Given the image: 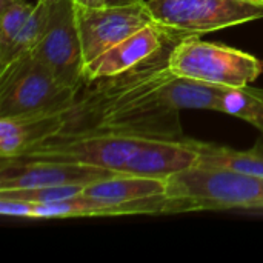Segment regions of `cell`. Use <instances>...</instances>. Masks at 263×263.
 Listing matches in <instances>:
<instances>
[{"instance_id":"4fadbf2b","label":"cell","mask_w":263,"mask_h":263,"mask_svg":"<svg viewBox=\"0 0 263 263\" xmlns=\"http://www.w3.org/2000/svg\"><path fill=\"white\" fill-rule=\"evenodd\" d=\"M166 191H168V177L119 173L109 179L85 186L83 194L105 202L122 203V202H134V200L166 194Z\"/></svg>"},{"instance_id":"9a60e30c","label":"cell","mask_w":263,"mask_h":263,"mask_svg":"<svg viewBox=\"0 0 263 263\" xmlns=\"http://www.w3.org/2000/svg\"><path fill=\"white\" fill-rule=\"evenodd\" d=\"M228 86H217L190 79H173L165 86L170 103L177 109H208L223 112V99Z\"/></svg>"},{"instance_id":"5bb4252c","label":"cell","mask_w":263,"mask_h":263,"mask_svg":"<svg viewBox=\"0 0 263 263\" xmlns=\"http://www.w3.org/2000/svg\"><path fill=\"white\" fill-rule=\"evenodd\" d=\"M200 166L230 170L242 174L263 177V136L250 149H234L197 140Z\"/></svg>"},{"instance_id":"7c38bea8","label":"cell","mask_w":263,"mask_h":263,"mask_svg":"<svg viewBox=\"0 0 263 263\" xmlns=\"http://www.w3.org/2000/svg\"><path fill=\"white\" fill-rule=\"evenodd\" d=\"M63 109V108H62ZM62 109L0 119V159H12L62 131Z\"/></svg>"},{"instance_id":"5b68a950","label":"cell","mask_w":263,"mask_h":263,"mask_svg":"<svg viewBox=\"0 0 263 263\" xmlns=\"http://www.w3.org/2000/svg\"><path fill=\"white\" fill-rule=\"evenodd\" d=\"M146 6L153 22L179 40L263 18L256 0H146Z\"/></svg>"},{"instance_id":"e0dca14e","label":"cell","mask_w":263,"mask_h":263,"mask_svg":"<svg viewBox=\"0 0 263 263\" xmlns=\"http://www.w3.org/2000/svg\"><path fill=\"white\" fill-rule=\"evenodd\" d=\"M34 6L28 0H0V52L12 43Z\"/></svg>"},{"instance_id":"2e32d148","label":"cell","mask_w":263,"mask_h":263,"mask_svg":"<svg viewBox=\"0 0 263 263\" xmlns=\"http://www.w3.org/2000/svg\"><path fill=\"white\" fill-rule=\"evenodd\" d=\"M51 9H52V5L49 3H43V2L35 3L31 15L28 17L20 32L15 35L12 43L3 52H0V69L5 68L12 60L25 54H31L35 49V46L40 43V40L43 39L48 29Z\"/></svg>"},{"instance_id":"44dd1931","label":"cell","mask_w":263,"mask_h":263,"mask_svg":"<svg viewBox=\"0 0 263 263\" xmlns=\"http://www.w3.org/2000/svg\"><path fill=\"white\" fill-rule=\"evenodd\" d=\"M139 2H145V0H108V5H131Z\"/></svg>"},{"instance_id":"ba28073f","label":"cell","mask_w":263,"mask_h":263,"mask_svg":"<svg viewBox=\"0 0 263 263\" xmlns=\"http://www.w3.org/2000/svg\"><path fill=\"white\" fill-rule=\"evenodd\" d=\"M66 86L79 88L83 82V49L76 22L74 0L52 3L48 29L31 52Z\"/></svg>"},{"instance_id":"7402d4cb","label":"cell","mask_w":263,"mask_h":263,"mask_svg":"<svg viewBox=\"0 0 263 263\" xmlns=\"http://www.w3.org/2000/svg\"><path fill=\"white\" fill-rule=\"evenodd\" d=\"M37 2H43V3H49V5H52V3H55V2H59V0H37Z\"/></svg>"},{"instance_id":"ac0fdd59","label":"cell","mask_w":263,"mask_h":263,"mask_svg":"<svg viewBox=\"0 0 263 263\" xmlns=\"http://www.w3.org/2000/svg\"><path fill=\"white\" fill-rule=\"evenodd\" d=\"M83 185H66V186H43L31 190H0V199L23 200L34 205H49L55 202L68 200L83 193Z\"/></svg>"},{"instance_id":"ffe728a7","label":"cell","mask_w":263,"mask_h":263,"mask_svg":"<svg viewBox=\"0 0 263 263\" xmlns=\"http://www.w3.org/2000/svg\"><path fill=\"white\" fill-rule=\"evenodd\" d=\"M74 2L82 6H105V5H108V0H74Z\"/></svg>"},{"instance_id":"8fae6325","label":"cell","mask_w":263,"mask_h":263,"mask_svg":"<svg viewBox=\"0 0 263 263\" xmlns=\"http://www.w3.org/2000/svg\"><path fill=\"white\" fill-rule=\"evenodd\" d=\"M199 162L197 140H149L125 165L122 173L170 177L176 173L196 166Z\"/></svg>"},{"instance_id":"9c48e42d","label":"cell","mask_w":263,"mask_h":263,"mask_svg":"<svg viewBox=\"0 0 263 263\" xmlns=\"http://www.w3.org/2000/svg\"><path fill=\"white\" fill-rule=\"evenodd\" d=\"M116 174H119V171L89 165L0 159V190H31L66 185L88 186Z\"/></svg>"},{"instance_id":"6da1fadb","label":"cell","mask_w":263,"mask_h":263,"mask_svg":"<svg viewBox=\"0 0 263 263\" xmlns=\"http://www.w3.org/2000/svg\"><path fill=\"white\" fill-rule=\"evenodd\" d=\"M170 42L142 65L112 77L85 80L74 99L62 109L57 136L116 134L140 139H185L179 112L165 94L173 79Z\"/></svg>"},{"instance_id":"52a82bcc","label":"cell","mask_w":263,"mask_h":263,"mask_svg":"<svg viewBox=\"0 0 263 263\" xmlns=\"http://www.w3.org/2000/svg\"><path fill=\"white\" fill-rule=\"evenodd\" d=\"M85 63L111 46L154 23L145 2L131 5L82 6L74 2Z\"/></svg>"},{"instance_id":"7a4b0ae2","label":"cell","mask_w":263,"mask_h":263,"mask_svg":"<svg viewBox=\"0 0 263 263\" xmlns=\"http://www.w3.org/2000/svg\"><path fill=\"white\" fill-rule=\"evenodd\" d=\"M168 68L180 79L242 88L251 85L262 74L263 63L245 51L191 35L173 45L168 54Z\"/></svg>"},{"instance_id":"30bf717a","label":"cell","mask_w":263,"mask_h":263,"mask_svg":"<svg viewBox=\"0 0 263 263\" xmlns=\"http://www.w3.org/2000/svg\"><path fill=\"white\" fill-rule=\"evenodd\" d=\"M170 42H179V39L151 23L85 63L83 77L85 80H97L126 72L151 59Z\"/></svg>"},{"instance_id":"8992f818","label":"cell","mask_w":263,"mask_h":263,"mask_svg":"<svg viewBox=\"0 0 263 263\" xmlns=\"http://www.w3.org/2000/svg\"><path fill=\"white\" fill-rule=\"evenodd\" d=\"M149 140L153 139L116 134L54 136L12 159L89 165L122 173L125 165Z\"/></svg>"},{"instance_id":"cb8c5ba5","label":"cell","mask_w":263,"mask_h":263,"mask_svg":"<svg viewBox=\"0 0 263 263\" xmlns=\"http://www.w3.org/2000/svg\"><path fill=\"white\" fill-rule=\"evenodd\" d=\"M262 136H263V134H262Z\"/></svg>"},{"instance_id":"d6986e66","label":"cell","mask_w":263,"mask_h":263,"mask_svg":"<svg viewBox=\"0 0 263 263\" xmlns=\"http://www.w3.org/2000/svg\"><path fill=\"white\" fill-rule=\"evenodd\" d=\"M0 214L9 217H25L35 219V205L23 200L0 199Z\"/></svg>"},{"instance_id":"3957f363","label":"cell","mask_w":263,"mask_h":263,"mask_svg":"<svg viewBox=\"0 0 263 263\" xmlns=\"http://www.w3.org/2000/svg\"><path fill=\"white\" fill-rule=\"evenodd\" d=\"M166 194L188 200L193 213L263 210V177L196 165L170 176Z\"/></svg>"},{"instance_id":"277c9868","label":"cell","mask_w":263,"mask_h":263,"mask_svg":"<svg viewBox=\"0 0 263 263\" xmlns=\"http://www.w3.org/2000/svg\"><path fill=\"white\" fill-rule=\"evenodd\" d=\"M79 88L63 85L39 59L25 54L0 69V119L59 111Z\"/></svg>"},{"instance_id":"603a6c76","label":"cell","mask_w":263,"mask_h":263,"mask_svg":"<svg viewBox=\"0 0 263 263\" xmlns=\"http://www.w3.org/2000/svg\"><path fill=\"white\" fill-rule=\"evenodd\" d=\"M256 2H262V3H263V0H256Z\"/></svg>"}]
</instances>
